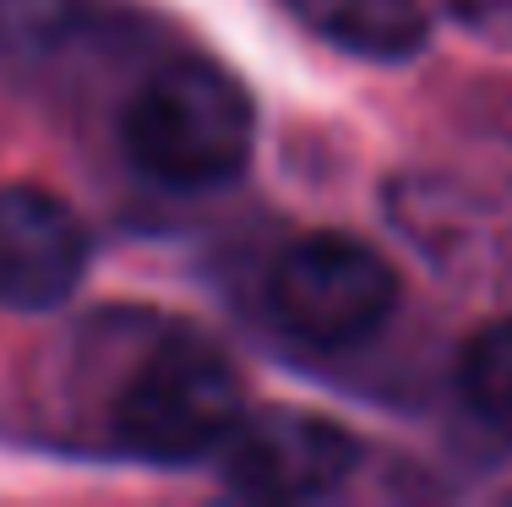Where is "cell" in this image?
Segmentation results:
<instances>
[{
	"instance_id": "obj_2",
	"label": "cell",
	"mask_w": 512,
	"mask_h": 507,
	"mask_svg": "<svg viewBox=\"0 0 512 507\" xmlns=\"http://www.w3.org/2000/svg\"><path fill=\"white\" fill-rule=\"evenodd\" d=\"M240 415L246 393L235 366L197 338H169L131 371L115 404V431L126 453L180 469L224 448Z\"/></svg>"
},
{
	"instance_id": "obj_4",
	"label": "cell",
	"mask_w": 512,
	"mask_h": 507,
	"mask_svg": "<svg viewBox=\"0 0 512 507\" xmlns=\"http://www.w3.org/2000/svg\"><path fill=\"white\" fill-rule=\"evenodd\" d=\"M224 458V486L251 502H322L360 469V442L316 409H256L240 415Z\"/></svg>"
},
{
	"instance_id": "obj_1",
	"label": "cell",
	"mask_w": 512,
	"mask_h": 507,
	"mask_svg": "<svg viewBox=\"0 0 512 507\" xmlns=\"http://www.w3.org/2000/svg\"><path fill=\"white\" fill-rule=\"evenodd\" d=\"M120 137L131 164L158 186L213 191L246 169L256 110L251 93L224 66L175 60L131 93Z\"/></svg>"
},
{
	"instance_id": "obj_7",
	"label": "cell",
	"mask_w": 512,
	"mask_h": 507,
	"mask_svg": "<svg viewBox=\"0 0 512 507\" xmlns=\"http://www.w3.org/2000/svg\"><path fill=\"white\" fill-rule=\"evenodd\" d=\"M458 393L485 426L512 431V317L480 328L458 355Z\"/></svg>"
},
{
	"instance_id": "obj_5",
	"label": "cell",
	"mask_w": 512,
	"mask_h": 507,
	"mask_svg": "<svg viewBox=\"0 0 512 507\" xmlns=\"http://www.w3.org/2000/svg\"><path fill=\"white\" fill-rule=\"evenodd\" d=\"M88 229L39 186H0V306L50 311L88 273Z\"/></svg>"
},
{
	"instance_id": "obj_3",
	"label": "cell",
	"mask_w": 512,
	"mask_h": 507,
	"mask_svg": "<svg viewBox=\"0 0 512 507\" xmlns=\"http://www.w3.org/2000/svg\"><path fill=\"white\" fill-rule=\"evenodd\" d=\"M398 306V279L382 251L355 235H306L267 273V311L311 349L365 344Z\"/></svg>"
},
{
	"instance_id": "obj_6",
	"label": "cell",
	"mask_w": 512,
	"mask_h": 507,
	"mask_svg": "<svg viewBox=\"0 0 512 507\" xmlns=\"http://www.w3.org/2000/svg\"><path fill=\"white\" fill-rule=\"evenodd\" d=\"M284 6L316 39L360 60H409L431 39L420 0H284Z\"/></svg>"
}]
</instances>
